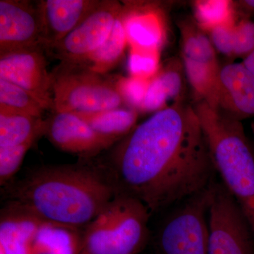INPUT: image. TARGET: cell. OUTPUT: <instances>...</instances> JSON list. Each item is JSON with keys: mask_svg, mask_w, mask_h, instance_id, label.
I'll use <instances>...</instances> for the list:
<instances>
[{"mask_svg": "<svg viewBox=\"0 0 254 254\" xmlns=\"http://www.w3.org/2000/svg\"><path fill=\"white\" fill-rule=\"evenodd\" d=\"M105 169L118 193L140 200L151 215L218 179L194 107L181 101L153 113L117 143Z\"/></svg>", "mask_w": 254, "mask_h": 254, "instance_id": "cell-1", "label": "cell"}, {"mask_svg": "<svg viewBox=\"0 0 254 254\" xmlns=\"http://www.w3.org/2000/svg\"><path fill=\"white\" fill-rule=\"evenodd\" d=\"M117 194L106 169L78 163L37 168L15 184L9 196L43 221L81 228Z\"/></svg>", "mask_w": 254, "mask_h": 254, "instance_id": "cell-2", "label": "cell"}, {"mask_svg": "<svg viewBox=\"0 0 254 254\" xmlns=\"http://www.w3.org/2000/svg\"><path fill=\"white\" fill-rule=\"evenodd\" d=\"M194 109L220 181L245 214L254 236V150L242 122L222 115L205 101Z\"/></svg>", "mask_w": 254, "mask_h": 254, "instance_id": "cell-3", "label": "cell"}, {"mask_svg": "<svg viewBox=\"0 0 254 254\" xmlns=\"http://www.w3.org/2000/svg\"><path fill=\"white\" fill-rule=\"evenodd\" d=\"M149 210L140 200L118 193L83 230L81 254H138L150 239Z\"/></svg>", "mask_w": 254, "mask_h": 254, "instance_id": "cell-4", "label": "cell"}, {"mask_svg": "<svg viewBox=\"0 0 254 254\" xmlns=\"http://www.w3.org/2000/svg\"><path fill=\"white\" fill-rule=\"evenodd\" d=\"M51 75L53 112L97 113L125 105L116 82L86 66L62 63Z\"/></svg>", "mask_w": 254, "mask_h": 254, "instance_id": "cell-5", "label": "cell"}, {"mask_svg": "<svg viewBox=\"0 0 254 254\" xmlns=\"http://www.w3.org/2000/svg\"><path fill=\"white\" fill-rule=\"evenodd\" d=\"M211 186L174 205L155 237L157 254H208Z\"/></svg>", "mask_w": 254, "mask_h": 254, "instance_id": "cell-6", "label": "cell"}, {"mask_svg": "<svg viewBox=\"0 0 254 254\" xmlns=\"http://www.w3.org/2000/svg\"><path fill=\"white\" fill-rule=\"evenodd\" d=\"M208 230V254H254L250 223L220 180L212 184Z\"/></svg>", "mask_w": 254, "mask_h": 254, "instance_id": "cell-7", "label": "cell"}, {"mask_svg": "<svg viewBox=\"0 0 254 254\" xmlns=\"http://www.w3.org/2000/svg\"><path fill=\"white\" fill-rule=\"evenodd\" d=\"M124 8L115 1H102L71 33L50 48L62 63L79 64L106 41Z\"/></svg>", "mask_w": 254, "mask_h": 254, "instance_id": "cell-8", "label": "cell"}, {"mask_svg": "<svg viewBox=\"0 0 254 254\" xmlns=\"http://www.w3.org/2000/svg\"><path fill=\"white\" fill-rule=\"evenodd\" d=\"M0 79L21 87L53 113V81L51 73L47 68L43 48L19 50L1 55Z\"/></svg>", "mask_w": 254, "mask_h": 254, "instance_id": "cell-9", "label": "cell"}, {"mask_svg": "<svg viewBox=\"0 0 254 254\" xmlns=\"http://www.w3.org/2000/svg\"><path fill=\"white\" fill-rule=\"evenodd\" d=\"M43 28L38 6L27 1L0 0V56L43 48Z\"/></svg>", "mask_w": 254, "mask_h": 254, "instance_id": "cell-10", "label": "cell"}, {"mask_svg": "<svg viewBox=\"0 0 254 254\" xmlns=\"http://www.w3.org/2000/svg\"><path fill=\"white\" fill-rule=\"evenodd\" d=\"M237 121L254 117V74L243 63L220 67L213 100L208 104Z\"/></svg>", "mask_w": 254, "mask_h": 254, "instance_id": "cell-11", "label": "cell"}, {"mask_svg": "<svg viewBox=\"0 0 254 254\" xmlns=\"http://www.w3.org/2000/svg\"><path fill=\"white\" fill-rule=\"evenodd\" d=\"M45 135L57 148L81 157L94 156L116 142L97 133L76 114L53 112Z\"/></svg>", "mask_w": 254, "mask_h": 254, "instance_id": "cell-12", "label": "cell"}, {"mask_svg": "<svg viewBox=\"0 0 254 254\" xmlns=\"http://www.w3.org/2000/svg\"><path fill=\"white\" fill-rule=\"evenodd\" d=\"M100 1L43 0L37 6L43 28V48L49 49L64 39L95 9Z\"/></svg>", "mask_w": 254, "mask_h": 254, "instance_id": "cell-13", "label": "cell"}, {"mask_svg": "<svg viewBox=\"0 0 254 254\" xmlns=\"http://www.w3.org/2000/svg\"><path fill=\"white\" fill-rule=\"evenodd\" d=\"M43 220L13 202L2 208L0 217V253L29 254L33 239Z\"/></svg>", "mask_w": 254, "mask_h": 254, "instance_id": "cell-14", "label": "cell"}, {"mask_svg": "<svg viewBox=\"0 0 254 254\" xmlns=\"http://www.w3.org/2000/svg\"><path fill=\"white\" fill-rule=\"evenodd\" d=\"M80 229L43 221L29 254H81L83 231Z\"/></svg>", "mask_w": 254, "mask_h": 254, "instance_id": "cell-15", "label": "cell"}, {"mask_svg": "<svg viewBox=\"0 0 254 254\" xmlns=\"http://www.w3.org/2000/svg\"><path fill=\"white\" fill-rule=\"evenodd\" d=\"M125 26L131 49L159 51L164 38L161 18L154 11H125Z\"/></svg>", "mask_w": 254, "mask_h": 254, "instance_id": "cell-16", "label": "cell"}, {"mask_svg": "<svg viewBox=\"0 0 254 254\" xmlns=\"http://www.w3.org/2000/svg\"><path fill=\"white\" fill-rule=\"evenodd\" d=\"M183 88V78L178 65L172 64L163 69L160 68L149 81L140 112L155 113L168 108L169 102H180Z\"/></svg>", "mask_w": 254, "mask_h": 254, "instance_id": "cell-17", "label": "cell"}, {"mask_svg": "<svg viewBox=\"0 0 254 254\" xmlns=\"http://www.w3.org/2000/svg\"><path fill=\"white\" fill-rule=\"evenodd\" d=\"M46 120L23 114L0 112V148L35 143L45 135Z\"/></svg>", "mask_w": 254, "mask_h": 254, "instance_id": "cell-18", "label": "cell"}, {"mask_svg": "<svg viewBox=\"0 0 254 254\" xmlns=\"http://www.w3.org/2000/svg\"><path fill=\"white\" fill-rule=\"evenodd\" d=\"M78 115L97 133L118 143L137 126L138 113L128 107Z\"/></svg>", "mask_w": 254, "mask_h": 254, "instance_id": "cell-19", "label": "cell"}, {"mask_svg": "<svg viewBox=\"0 0 254 254\" xmlns=\"http://www.w3.org/2000/svg\"><path fill=\"white\" fill-rule=\"evenodd\" d=\"M125 15L124 9L106 41L79 65L86 66L95 72L104 74L120 61L128 45Z\"/></svg>", "mask_w": 254, "mask_h": 254, "instance_id": "cell-20", "label": "cell"}, {"mask_svg": "<svg viewBox=\"0 0 254 254\" xmlns=\"http://www.w3.org/2000/svg\"><path fill=\"white\" fill-rule=\"evenodd\" d=\"M182 40L183 58L198 63L219 65L216 50L203 30L190 22L180 26Z\"/></svg>", "mask_w": 254, "mask_h": 254, "instance_id": "cell-21", "label": "cell"}, {"mask_svg": "<svg viewBox=\"0 0 254 254\" xmlns=\"http://www.w3.org/2000/svg\"><path fill=\"white\" fill-rule=\"evenodd\" d=\"M46 110L44 106L28 92L14 83L0 79V112L43 118Z\"/></svg>", "mask_w": 254, "mask_h": 254, "instance_id": "cell-22", "label": "cell"}, {"mask_svg": "<svg viewBox=\"0 0 254 254\" xmlns=\"http://www.w3.org/2000/svg\"><path fill=\"white\" fill-rule=\"evenodd\" d=\"M183 60L187 77L197 98L199 101H205L210 104L216 89L219 71L221 66L185 58Z\"/></svg>", "mask_w": 254, "mask_h": 254, "instance_id": "cell-23", "label": "cell"}, {"mask_svg": "<svg viewBox=\"0 0 254 254\" xmlns=\"http://www.w3.org/2000/svg\"><path fill=\"white\" fill-rule=\"evenodd\" d=\"M235 3L228 0H200L194 4L195 21L203 31L235 22Z\"/></svg>", "mask_w": 254, "mask_h": 254, "instance_id": "cell-24", "label": "cell"}, {"mask_svg": "<svg viewBox=\"0 0 254 254\" xmlns=\"http://www.w3.org/2000/svg\"><path fill=\"white\" fill-rule=\"evenodd\" d=\"M127 68L130 76L133 77L151 79L160 70L159 51L131 49Z\"/></svg>", "mask_w": 254, "mask_h": 254, "instance_id": "cell-25", "label": "cell"}, {"mask_svg": "<svg viewBox=\"0 0 254 254\" xmlns=\"http://www.w3.org/2000/svg\"><path fill=\"white\" fill-rule=\"evenodd\" d=\"M149 81L129 76L118 78L115 81L117 88L127 107L136 110L140 113Z\"/></svg>", "mask_w": 254, "mask_h": 254, "instance_id": "cell-26", "label": "cell"}, {"mask_svg": "<svg viewBox=\"0 0 254 254\" xmlns=\"http://www.w3.org/2000/svg\"><path fill=\"white\" fill-rule=\"evenodd\" d=\"M34 143L0 148V185L4 186L19 170L23 159Z\"/></svg>", "mask_w": 254, "mask_h": 254, "instance_id": "cell-27", "label": "cell"}, {"mask_svg": "<svg viewBox=\"0 0 254 254\" xmlns=\"http://www.w3.org/2000/svg\"><path fill=\"white\" fill-rule=\"evenodd\" d=\"M254 50V21L242 18L234 26V57L245 59Z\"/></svg>", "mask_w": 254, "mask_h": 254, "instance_id": "cell-28", "label": "cell"}, {"mask_svg": "<svg viewBox=\"0 0 254 254\" xmlns=\"http://www.w3.org/2000/svg\"><path fill=\"white\" fill-rule=\"evenodd\" d=\"M235 22L221 25L210 31V39L216 51L227 57H234Z\"/></svg>", "mask_w": 254, "mask_h": 254, "instance_id": "cell-29", "label": "cell"}, {"mask_svg": "<svg viewBox=\"0 0 254 254\" xmlns=\"http://www.w3.org/2000/svg\"><path fill=\"white\" fill-rule=\"evenodd\" d=\"M235 9L242 14V18H250L254 16V0H243L235 3Z\"/></svg>", "mask_w": 254, "mask_h": 254, "instance_id": "cell-30", "label": "cell"}, {"mask_svg": "<svg viewBox=\"0 0 254 254\" xmlns=\"http://www.w3.org/2000/svg\"><path fill=\"white\" fill-rule=\"evenodd\" d=\"M242 63L254 74V50L248 57L244 59Z\"/></svg>", "mask_w": 254, "mask_h": 254, "instance_id": "cell-31", "label": "cell"}, {"mask_svg": "<svg viewBox=\"0 0 254 254\" xmlns=\"http://www.w3.org/2000/svg\"><path fill=\"white\" fill-rule=\"evenodd\" d=\"M251 128H252V133H253V136L254 138V123L251 124Z\"/></svg>", "mask_w": 254, "mask_h": 254, "instance_id": "cell-32", "label": "cell"}, {"mask_svg": "<svg viewBox=\"0 0 254 254\" xmlns=\"http://www.w3.org/2000/svg\"><path fill=\"white\" fill-rule=\"evenodd\" d=\"M0 254H3L0 253Z\"/></svg>", "mask_w": 254, "mask_h": 254, "instance_id": "cell-33", "label": "cell"}]
</instances>
